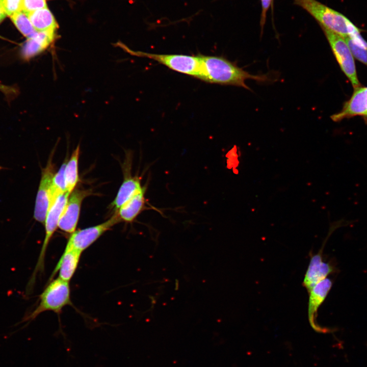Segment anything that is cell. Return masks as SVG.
I'll list each match as a JSON object with an SVG mask.
<instances>
[{"label":"cell","instance_id":"6da1fadb","mask_svg":"<svg viewBox=\"0 0 367 367\" xmlns=\"http://www.w3.org/2000/svg\"><path fill=\"white\" fill-rule=\"evenodd\" d=\"M200 55L203 72L201 80L204 82L238 86L251 90L246 84V80L268 81V77L266 75L252 74L225 58Z\"/></svg>","mask_w":367,"mask_h":367},{"label":"cell","instance_id":"7a4b0ae2","mask_svg":"<svg viewBox=\"0 0 367 367\" xmlns=\"http://www.w3.org/2000/svg\"><path fill=\"white\" fill-rule=\"evenodd\" d=\"M294 3L310 14L321 27L343 38L357 28L345 15L316 0H294Z\"/></svg>","mask_w":367,"mask_h":367},{"label":"cell","instance_id":"3957f363","mask_svg":"<svg viewBox=\"0 0 367 367\" xmlns=\"http://www.w3.org/2000/svg\"><path fill=\"white\" fill-rule=\"evenodd\" d=\"M71 304L69 282L58 277L48 283L40 295L38 305L23 321H32L46 311L60 313L65 306Z\"/></svg>","mask_w":367,"mask_h":367},{"label":"cell","instance_id":"277c9868","mask_svg":"<svg viewBox=\"0 0 367 367\" xmlns=\"http://www.w3.org/2000/svg\"><path fill=\"white\" fill-rule=\"evenodd\" d=\"M129 54L153 60L174 71L186 74L201 80L202 62L200 55L197 56L176 54H157L134 51L124 44L118 43Z\"/></svg>","mask_w":367,"mask_h":367},{"label":"cell","instance_id":"5b68a950","mask_svg":"<svg viewBox=\"0 0 367 367\" xmlns=\"http://www.w3.org/2000/svg\"><path fill=\"white\" fill-rule=\"evenodd\" d=\"M70 193L66 192L60 195L50 206L45 220V237L37 264L28 282L30 286H34L36 276L42 273L44 270L45 257L46 249L52 236L58 227L59 220Z\"/></svg>","mask_w":367,"mask_h":367},{"label":"cell","instance_id":"8992f818","mask_svg":"<svg viewBox=\"0 0 367 367\" xmlns=\"http://www.w3.org/2000/svg\"><path fill=\"white\" fill-rule=\"evenodd\" d=\"M342 70L354 89L361 86L358 79L352 52L344 38L330 30L321 27Z\"/></svg>","mask_w":367,"mask_h":367},{"label":"cell","instance_id":"52a82bcc","mask_svg":"<svg viewBox=\"0 0 367 367\" xmlns=\"http://www.w3.org/2000/svg\"><path fill=\"white\" fill-rule=\"evenodd\" d=\"M54 151L51 152L46 165L42 170L34 212V218L44 224L47 213L51 205V185L55 174V167L53 162Z\"/></svg>","mask_w":367,"mask_h":367},{"label":"cell","instance_id":"ba28073f","mask_svg":"<svg viewBox=\"0 0 367 367\" xmlns=\"http://www.w3.org/2000/svg\"><path fill=\"white\" fill-rule=\"evenodd\" d=\"M120 221L118 214L115 213L113 216L102 223L74 231L69 238L66 245L82 252L105 232Z\"/></svg>","mask_w":367,"mask_h":367},{"label":"cell","instance_id":"9c48e42d","mask_svg":"<svg viewBox=\"0 0 367 367\" xmlns=\"http://www.w3.org/2000/svg\"><path fill=\"white\" fill-rule=\"evenodd\" d=\"M89 194V191L80 189L71 192L59 220L61 230L71 233L75 231L82 201Z\"/></svg>","mask_w":367,"mask_h":367},{"label":"cell","instance_id":"30bf717a","mask_svg":"<svg viewBox=\"0 0 367 367\" xmlns=\"http://www.w3.org/2000/svg\"><path fill=\"white\" fill-rule=\"evenodd\" d=\"M332 286L331 279L326 278L316 284L309 291L308 317L311 326L318 331L327 332L326 328H322L316 323V319L319 308L325 301Z\"/></svg>","mask_w":367,"mask_h":367},{"label":"cell","instance_id":"8fae6325","mask_svg":"<svg viewBox=\"0 0 367 367\" xmlns=\"http://www.w3.org/2000/svg\"><path fill=\"white\" fill-rule=\"evenodd\" d=\"M356 116L367 117V87L360 86L354 89L352 95L344 103L341 111L332 115L331 118L338 122Z\"/></svg>","mask_w":367,"mask_h":367},{"label":"cell","instance_id":"7c38bea8","mask_svg":"<svg viewBox=\"0 0 367 367\" xmlns=\"http://www.w3.org/2000/svg\"><path fill=\"white\" fill-rule=\"evenodd\" d=\"M322 249L311 256L302 285L309 291L318 283L335 271L334 267L323 259Z\"/></svg>","mask_w":367,"mask_h":367},{"label":"cell","instance_id":"4fadbf2b","mask_svg":"<svg viewBox=\"0 0 367 367\" xmlns=\"http://www.w3.org/2000/svg\"><path fill=\"white\" fill-rule=\"evenodd\" d=\"M82 252L67 245L57 263L50 279L59 272V278L69 281L73 276L80 261Z\"/></svg>","mask_w":367,"mask_h":367},{"label":"cell","instance_id":"5bb4252c","mask_svg":"<svg viewBox=\"0 0 367 367\" xmlns=\"http://www.w3.org/2000/svg\"><path fill=\"white\" fill-rule=\"evenodd\" d=\"M56 30L37 32L23 43L21 54L23 58L29 59L45 50L54 41Z\"/></svg>","mask_w":367,"mask_h":367},{"label":"cell","instance_id":"9a60e30c","mask_svg":"<svg viewBox=\"0 0 367 367\" xmlns=\"http://www.w3.org/2000/svg\"><path fill=\"white\" fill-rule=\"evenodd\" d=\"M147 186L135 194L115 212L120 219L126 222H133L146 208L145 197Z\"/></svg>","mask_w":367,"mask_h":367},{"label":"cell","instance_id":"2e32d148","mask_svg":"<svg viewBox=\"0 0 367 367\" xmlns=\"http://www.w3.org/2000/svg\"><path fill=\"white\" fill-rule=\"evenodd\" d=\"M141 179L139 176H133L130 173L126 174L118 193L111 204L112 207L115 212L135 194L143 188L144 186L141 185Z\"/></svg>","mask_w":367,"mask_h":367},{"label":"cell","instance_id":"e0dca14e","mask_svg":"<svg viewBox=\"0 0 367 367\" xmlns=\"http://www.w3.org/2000/svg\"><path fill=\"white\" fill-rule=\"evenodd\" d=\"M35 29L38 31L57 30L58 24L47 7L38 9L28 14Z\"/></svg>","mask_w":367,"mask_h":367},{"label":"cell","instance_id":"ac0fdd59","mask_svg":"<svg viewBox=\"0 0 367 367\" xmlns=\"http://www.w3.org/2000/svg\"><path fill=\"white\" fill-rule=\"evenodd\" d=\"M80 146L72 152L67 161L65 169V179L66 191L71 194L78 180V161L80 155Z\"/></svg>","mask_w":367,"mask_h":367},{"label":"cell","instance_id":"d6986e66","mask_svg":"<svg viewBox=\"0 0 367 367\" xmlns=\"http://www.w3.org/2000/svg\"><path fill=\"white\" fill-rule=\"evenodd\" d=\"M10 17L16 28L27 39L32 37L38 32L34 28L28 14L22 10L15 13Z\"/></svg>","mask_w":367,"mask_h":367},{"label":"cell","instance_id":"ffe728a7","mask_svg":"<svg viewBox=\"0 0 367 367\" xmlns=\"http://www.w3.org/2000/svg\"><path fill=\"white\" fill-rule=\"evenodd\" d=\"M67 161V160L64 161L58 172L54 176L51 185V205L60 195L67 192L64 172Z\"/></svg>","mask_w":367,"mask_h":367},{"label":"cell","instance_id":"44dd1931","mask_svg":"<svg viewBox=\"0 0 367 367\" xmlns=\"http://www.w3.org/2000/svg\"><path fill=\"white\" fill-rule=\"evenodd\" d=\"M344 38L349 46L353 57L367 66V49L356 45L349 36Z\"/></svg>","mask_w":367,"mask_h":367},{"label":"cell","instance_id":"7402d4cb","mask_svg":"<svg viewBox=\"0 0 367 367\" xmlns=\"http://www.w3.org/2000/svg\"><path fill=\"white\" fill-rule=\"evenodd\" d=\"M47 7L46 0H22L21 10L27 14Z\"/></svg>","mask_w":367,"mask_h":367},{"label":"cell","instance_id":"603a6c76","mask_svg":"<svg viewBox=\"0 0 367 367\" xmlns=\"http://www.w3.org/2000/svg\"><path fill=\"white\" fill-rule=\"evenodd\" d=\"M21 1L22 0H0L3 9L9 17L21 10Z\"/></svg>","mask_w":367,"mask_h":367},{"label":"cell","instance_id":"cb8c5ba5","mask_svg":"<svg viewBox=\"0 0 367 367\" xmlns=\"http://www.w3.org/2000/svg\"><path fill=\"white\" fill-rule=\"evenodd\" d=\"M272 1L273 0H261V13L260 16V24L261 30H263L264 29V27L265 25L266 20L267 13L269 8L270 7V5H271Z\"/></svg>","mask_w":367,"mask_h":367},{"label":"cell","instance_id":"d4e9b609","mask_svg":"<svg viewBox=\"0 0 367 367\" xmlns=\"http://www.w3.org/2000/svg\"><path fill=\"white\" fill-rule=\"evenodd\" d=\"M0 91L4 93L5 94L9 95L15 93V90L13 88L4 85L0 83Z\"/></svg>","mask_w":367,"mask_h":367},{"label":"cell","instance_id":"484cf974","mask_svg":"<svg viewBox=\"0 0 367 367\" xmlns=\"http://www.w3.org/2000/svg\"><path fill=\"white\" fill-rule=\"evenodd\" d=\"M7 16V15L6 14L4 10L3 9L0 2V24L5 19Z\"/></svg>","mask_w":367,"mask_h":367},{"label":"cell","instance_id":"4316f807","mask_svg":"<svg viewBox=\"0 0 367 367\" xmlns=\"http://www.w3.org/2000/svg\"><path fill=\"white\" fill-rule=\"evenodd\" d=\"M0 169H1V166H0Z\"/></svg>","mask_w":367,"mask_h":367}]
</instances>
